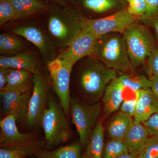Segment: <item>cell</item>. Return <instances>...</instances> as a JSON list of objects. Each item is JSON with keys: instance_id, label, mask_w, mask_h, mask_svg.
<instances>
[{"instance_id": "39", "label": "cell", "mask_w": 158, "mask_h": 158, "mask_svg": "<svg viewBox=\"0 0 158 158\" xmlns=\"http://www.w3.org/2000/svg\"><path fill=\"white\" fill-rule=\"evenodd\" d=\"M118 158H138V155L128 152L118 157Z\"/></svg>"}, {"instance_id": "18", "label": "cell", "mask_w": 158, "mask_h": 158, "mask_svg": "<svg viewBox=\"0 0 158 158\" xmlns=\"http://www.w3.org/2000/svg\"><path fill=\"white\" fill-rule=\"evenodd\" d=\"M104 145V128L101 119L94 128L82 158H103Z\"/></svg>"}, {"instance_id": "30", "label": "cell", "mask_w": 158, "mask_h": 158, "mask_svg": "<svg viewBox=\"0 0 158 158\" xmlns=\"http://www.w3.org/2000/svg\"><path fill=\"white\" fill-rule=\"evenodd\" d=\"M128 3L127 11L137 18L144 17L147 13L148 6L145 0H130Z\"/></svg>"}, {"instance_id": "21", "label": "cell", "mask_w": 158, "mask_h": 158, "mask_svg": "<svg viewBox=\"0 0 158 158\" xmlns=\"http://www.w3.org/2000/svg\"><path fill=\"white\" fill-rule=\"evenodd\" d=\"M80 142H77L62 146L54 150H40L34 156V158H82V148Z\"/></svg>"}, {"instance_id": "41", "label": "cell", "mask_w": 158, "mask_h": 158, "mask_svg": "<svg viewBox=\"0 0 158 158\" xmlns=\"http://www.w3.org/2000/svg\"></svg>"}, {"instance_id": "28", "label": "cell", "mask_w": 158, "mask_h": 158, "mask_svg": "<svg viewBox=\"0 0 158 158\" xmlns=\"http://www.w3.org/2000/svg\"><path fill=\"white\" fill-rule=\"evenodd\" d=\"M138 158H158V136H149Z\"/></svg>"}, {"instance_id": "23", "label": "cell", "mask_w": 158, "mask_h": 158, "mask_svg": "<svg viewBox=\"0 0 158 158\" xmlns=\"http://www.w3.org/2000/svg\"><path fill=\"white\" fill-rule=\"evenodd\" d=\"M119 81L125 88L137 91L151 88V82L143 75L130 73L118 77Z\"/></svg>"}, {"instance_id": "10", "label": "cell", "mask_w": 158, "mask_h": 158, "mask_svg": "<svg viewBox=\"0 0 158 158\" xmlns=\"http://www.w3.org/2000/svg\"><path fill=\"white\" fill-rule=\"evenodd\" d=\"M33 89L31 83L20 88L1 91V116L12 115L17 122L26 123Z\"/></svg>"}, {"instance_id": "4", "label": "cell", "mask_w": 158, "mask_h": 158, "mask_svg": "<svg viewBox=\"0 0 158 158\" xmlns=\"http://www.w3.org/2000/svg\"><path fill=\"white\" fill-rule=\"evenodd\" d=\"M67 118L59 102L51 97L41 123L47 149L62 144L70 138L71 131Z\"/></svg>"}, {"instance_id": "12", "label": "cell", "mask_w": 158, "mask_h": 158, "mask_svg": "<svg viewBox=\"0 0 158 158\" xmlns=\"http://www.w3.org/2000/svg\"><path fill=\"white\" fill-rule=\"evenodd\" d=\"M98 37L85 29L56 58L73 68L80 59L91 56Z\"/></svg>"}, {"instance_id": "5", "label": "cell", "mask_w": 158, "mask_h": 158, "mask_svg": "<svg viewBox=\"0 0 158 158\" xmlns=\"http://www.w3.org/2000/svg\"><path fill=\"white\" fill-rule=\"evenodd\" d=\"M123 35L133 71L148 59L155 47V41L145 25L136 22L129 27Z\"/></svg>"}, {"instance_id": "8", "label": "cell", "mask_w": 158, "mask_h": 158, "mask_svg": "<svg viewBox=\"0 0 158 158\" xmlns=\"http://www.w3.org/2000/svg\"><path fill=\"white\" fill-rule=\"evenodd\" d=\"M16 118L12 115L4 117L0 121L1 147H20L43 149L45 145L35 132L22 133L18 129Z\"/></svg>"}, {"instance_id": "34", "label": "cell", "mask_w": 158, "mask_h": 158, "mask_svg": "<svg viewBox=\"0 0 158 158\" xmlns=\"http://www.w3.org/2000/svg\"><path fill=\"white\" fill-rule=\"evenodd\" d=\"M148 6L147 13L144 17L138 18H145L158 16V0H145Z\"/></svg>"}, {"instance_id": "14", "label": "cell", "mask_w": 158, "mask_h": 158, "mask_svg": "<svg viewBox=\"0 0 158 158\" xmlns=\"http://www.w3.org/2000/svg\"><path fill=\"white\" fill-rule=\"evenodd\" d=\"M138 99L134 120L143 123L158 113V99L151 88L137 91Z\"/></svg>"}, {"instance_id": "31", "label": "cell", "mask_w": 158, "mask_h": 158, "mask_svg": "<svg viewBox=\"0 0 158 158\" xmlns=\"http://www.w3.org/2000/svg\"><path fill=\"white\" fill-rule=\"evenodd\" d=\"M143 124L149 136H158V113L153 114Z\"/></svg>"}, {"instance_id": "38", "label": "cell", "mask_w": 158, "mask_h": 158, "mask_svg": "<svg viewBox=\"0 0 158 158\" xmlns=\"http://www.w3.org/2000/svg\"><path fill=\"white\" fill-rule=\"evenodd\" d=\"M55 5L61 6H67L72 0H48Z\"/></svg>"}, {"instance_id": "13", "label": "cell", "mask_w": 158, "mask_h": 158, "mask_svg": "<svg viewBox=\"0 0 158 158\" xmlns=\"http://www.w3.org/2000/svg\"><path fill=\"white\" fill-rule=\"evenodd\" d=\"M15 35L25 38L35 45L40 52L47 63L56 59V47L49 36L33 25L16 27L12 30Z\"/></svg>"}, {"instance_id": "27", "label": "cell", "mask_w": 158, "mask_h": 158, "mask_svg": "<svg viewBox=\"0 0 158 158\" xmlns=\"http://www.w3.org/2000/svg\"><path fill=\"white\" fill-rule=\"evenodd\" d=\"M40 150L27 148L1 147L0 158H27L34 156Z\"/></svg>"}, {"instance_id": "29", "label": "cell", "mask_w": 158, "mask_h": 158, "mask_svg": "<svg viewBox=\"0 0 158 158\" xmlns=\"http://www.w3.org/2000/svg\"><path fill=\"white\" fill-rule=\"evenodd\" d=\"M15 20V12L10 0H0V25Z\"/></svg>"}, {"instance_id": "25", "label": "cell", "mask_w": 158, "mask_h": 158, "mask_svg": "<svg viewBox=\"0 0 158 158\" xmlns=\"http://www.w3.org/2000/svg\"><path fill=\"white\" fill-rule=\"evenodd\" d=\"M31 74L33 73L24 69H11L7 85L3 90L20 88L31 84L30 78Z\"/></svg>"}, {"instance_id": "3", "label": "cell", "mask_w": 158, "mask_h": 158, "mask_svg": "<svg viewBox=\"0 0 158 158\" xmlns=\"http://www.w3.org/2000/svg\"><path fill=\"white\" fill-rule=\"evenodd\" d=\"M90 57L116 71H132L124 38L120 33H109L99 37Z\"/></svg>"}, {"instance_id": "37", "label": "cell", "mask_w": 158, "mask_h": 158, "mask_svg": "<svg viewBox=\"0 0 158 158\" xmlns=\"http://www.w3.org/2000/svg\"><path fill=\"white\" fill-rule=\"evenodd\" d=\"M150 80L151 82L150 88L158 99V77L152 75Z\"/></svg>"}, {"instance_id": "6", "label": "cell", "mask_w": 158, "mask_h": 158, "mask_svg": "<svg viewBox=\"0 0 158 158\" xmlns=\"http://www.w3.org/2000/svg\"><path fill=\"white\" fill-rule=\"evenodd\" d=\"M69 113L79 137V142L85 148L101 114L99 103L88 104L71 97Z\"/></svg>"}, {"instance_id": "19", "label": "cell", "mask_w": 158, "mask_h": 158, "mask_svg": "<svg viewBox=\"0 0 158 158\" xmlns=\"http://www.w3.org/2000/svg\"><path fill=\"white\" fill-rule=\"evenodd\" d=\"M134 120L131 117L122 112L115 115L108 128L109 135L111 139L123 141L131 128Z\"/></svg>"}, {"instance_id": "36", "label": "cell", "mask_w": 158, "mask_h": 158, "mask_svg": "<svg viewBox=\"0 0 158 158\" xmlns=\"http://www.w3.org/2000/svg\"><path fill=\"white\" fill-rule=\"evenodd\" d=\"M10 69H0V91L4 90L6 87Z\"/></svg>"}, {"instance_id": "9", "label": "cell", "mask_w": 158, "mask_h": 158, "mask_svg": "<svg viewBox=\"0 0 158 158\" xmlns=\"http://www.w3.org/2000/svg\"><path fill=\"white\" fill-rule=\"evenodd\" d=\"M47 63L50 85L58 97L65 116L69 118L70 82L73 68L57 58Z\"/></svg>"}, {"instance_id": "26", "label": "cell", "mask_w": 158, "mask_h": 158, "mask_svg": "<svg viewBox=\"0 0 158 158\" xmlns=\"http://www.w3.org/2000/svg\"><path fill=\"white\" fill-rule=\"evenodd\" d=\"M129 152L123 141L111 139L106 143L103 152V158H118Z\"/></svg>"}, {"instance_id": "11", "label": "cell", "mask_w": 158, "mask_h": 158, "mask_svg": "<svg viewBox=\"0 0 158 158\" xmlns=\"http://www.w3.org/2000/svg\"><path fill=\"white\" fill-rule=\"evenodd\" d=\"M136 20L135 16L130 14L127 9H121L106 17L95 19H86L85 29L98 37L109 33L123 34Z\"/></svg>"}, {"instance_id": "24", "label": "cell", "mask_w": 158, "mask_h": 158, "mask_svg": "<svg viewBox=\"0 0 158 158\" xmlns=\"http://www.w3.org/2000/svg\"><path fill=\"white\" fill-rule=\"evenodd\" d=\"M123 0H82L84 8L94 13L101 14L122 6Z\"/></svg>"}, {"instance_id": "15", "label": "cell", "mask_w": 158, "mask_h": 158, "mask_svg": "<svg viewBox=\"0 0 158 158\" xmlns=\"http://www.w3.org/2000/svg\"><path fill=\"white\" fill-rule=\"evenodd\" d=\"M117 77L109 84L104 93L102 120H104L110 114L117 111L123 101L124 87Z\"/></svg>"}, {"instance_id": "1", "label": "cell", "mask_w": 158, "mask_h": 158, "mask_svg": "<svg viewBox=\"0 0 158 158\" xmlns=\"http://www.w3.org/2000/svg\"><path fill=\"white\" fill-rule=\"evenodd\" d=\"M86 18L76 9L53 4L48 20L49 36L56 48L63 51L85 30Z\"/></svg>"}, {"instance_id": "2", "label": "cell", "mask_w": 158, "mask_h": 158, "mask_svg": "<svg viewBox=\"0 0 158 158\" xmlns=\"http://www.w3.org/2000/svg\"><path fill=\"white\" fill-rule=\"evenodd\" d=\"M87 59L79 71L77 84L82 94L94 102L103 95L109 84L117 77V73L98 59L91 57Z\"/></svg>"}, {"instance_id": "32", "label": "cell", "mask_w": 158, "mask_h": 158, "mask_svg": "<svg viewBox=\"0 0 158 158\" xmlns=\"http://www.w3.org/2000/svg\"><path fill=\"white\" fill-rule=\"evenodd\" d=\"M148 65L153 75L158 77V46L156 45L148 59Z\"/></svg>"}, {"instance_id": "22", "label": "cell", "mask_w": 158, "mask_h": 158, "mask_svg": "<svg viewBox=\"0 0 158 158\" xmlns=\"http://www.w3.org/2000/svg\"><path fill=\"white\" fill-rule=\"evenodd\" d=\"M25 45L14 34L4 33L0 35V53L3 56H10L23 52Z\"/></svg>"}, {"instance_id": "17", "label": "cell", "mask_w": 158, "mask_h": 158, "mask_svg": "<svg viewBox=\"0 0 158 158\" xmlns=\"http://www.w3.org/2000/svg\"><path fill=\"white\" fill-rule=\"evenodd\" d=\"M149 136L143 123L134 120L123 141L129 152L138 155Z\"/></svg>"}, {"instance_id": "7", "label": "cell", "mask_w": 158, "mask_h": 158, "mask_svg": "<svg viewBox=\"0 0 158 158\" xmlns=\"http://www.w3.org/2000/svg\"><path fill=\"white\" fill-rule=\"evenodd\" d=\"M33 74V91L30 99L26 124L29 127L41 126L44 111L47 109L50 96V83L40 68Z\"/></svg>"}, {"instance_id": "40", "label": "cell", "mask_w": 158, "mask_h": 158, "mask_svg": "<svg viewBox=\"0 0 158 158\" xmlns=\"http://www.w3.org/2000/svg\"><path fill=\"white\" fill-rule=\"evenodd\" d=\"M123 1H124V2H129L130 1V0H123Z\"/></svg>"}, {"instance_id": "33", "label": "cell", "mask_w": 158, "mask_h": 158, "mask_svg": "<svg viewBox=\"0 0 158 158\" xmlns=\"http://www.w3.org/2000/svg\"><path fill=\"white\" fill-rule=\"evenodd\" d=\"M137 103V99L123 101L121 105V112L131 117L134 116L135 113Z\"/></svg>"}, {"instance_id": "20", "label": "cell", "mask_w": 158, "mask_h": 158, "mask_svg": "<svg viewBox=\"0 0 158 158\" xmlns=\"http://www.w3.org/2000/svg\"><path fill=\"white\" fill-rule=\"evenodd\" d=\"M15 12V20L23 19L47 9L41 0H10Z\"/></svg>"}, {"instance_id": "35", "label": "cell", "mask_w": 158, "mask_h": 158, "mask_svg": "<svg viewBox=\"0 0 158 158\" xmlns=\"http://www.w3.org/2000/svg\"><path fill=\"white\" fill-rule=\"evenodd\" d=\"M137 20L140 21L144 24L152 27L154 29L158 38V16L145 18H137Z\"/></svg>"}, {"instance_id": "16", "label": "cell", "mask_w": 158, "mask_h": 158, "mask_svg": "<svg viewBox=\"0 0 158 158\" xmlns=\"http://www.w3.org/2000/svg\"><path fill=\"white\" fill-rule=\"evenodd\" d=\"M24 69L34 73L37 69V61L30 53L20 52L10 56H0V68Z\"/></svg>"}]
</instances>
